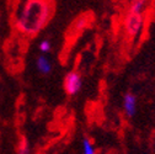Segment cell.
Here are the masks:
<instances>
[{"instance_id":"ba28073f","label":"cell","mask_w":155,"mask_h":154,"mask_svg":"<svg viewBox=\"0 0 155 154\" xmlns=\"http://www.w3.org/2000/svg\"><path fill=\"white\" fill-rule=\"evenodd\" d=\"M83 154H96L95 148L89 138H84L83 141Z\"/></svg>"},{"instance_id":"6da1fadb","label":"cell","mask_w":155,"mask_h":154,"mask_svg":"<svg viewBox=\"0 0 155 154\" xmlns=\"http://www.w3.org/2000/svg\"><path fill=\"white\" fill-rule=\"evenodd\" d=\"M51 16V5L47 0H27L17 18V27L26 35L40 32Z\"/></svg>"},{"instance_id":"52a82bcc","label":"cell","mask_w":155,"mask_h":154,"mask_svg":"<svg viewBox=\"0 0 155 154\" xmlns=\"http://www.w3.org/2000/svg\"><path fill=\"white\" fill-rule=\"evenodd\" d=\"M17 154H31V150H30V146H28V142L26 138H21V142L18 144V148H17Z\"/></svg>"},{"instance_id":"7a4b0ae2","label":"cell","mask_w":155,"mask_h":154,"mask_svg":"<svg viewBox=\"0 0 155 154\" xmlns=\"http://www.w3.org/2000/svg\"><path fill=\"white\" fill-rule=\"evenodd\" d=\"M143 25H144L143 12H135L129 10L124 20V30L127 36L130 38H135L137 36H139V33L143 30Z\"/></svg>"},{"instance_id":"9c48e42d","label":"cell","mask_w":155,"mask_h":154,"mask_svg":"<svg viewBox=\"0 0 155 154\" xmlns=\"http://www.w3.org/2000/svg\"><path fill=\"white\" fill-rule=\"evenodd\" d=\"M40 51L42 53H48L51 51V42L47 41V40H43L41 43H40Z\"/></svg>"},{"instance_id":"5b68a950","label":"cell","mask_w":155,"mask_h":154,"mask_svg":"<svg viewBox=\"0 0 155 154\" xmlns=\"http://www.w3.org/2000/svg\"><path fill=\"white\" fill-rule=\"evenodd\" d=\"M36 64H37V69L40 70L42 74H48L52 70V63L46 55H40L38 57Z\"/></svg>"},{"instance_id":"8992f818","label":"cell","mask_w":155,"mask_h":154,"mask_svg":"<svg viewBox=\"0 0 155 154\" xmlns=\"http://www.w3.org/2000/svg\"><path fill=\"white\" fill-rule=\"evenodd\" d=\"M148 3H149V0H130L129 10L135 11V12H143L145 10Z\"/></svg>"},{"instance_id":"3957f363","label":"cell","mask_w":155,"mask_h":154,"mask_svg":"<svg viewBox=\"0 0 155 154\" xmlns=\"http://www.w3.org/2000/svg\"><path fill=\"white\" fill-rule=\"evenodd\" d=\"M83 86L81 76L78 72H69L64 78V90L68 95H75Z\"/></svg>"},{"instance_id":"277c9868","label":"cell","mask_w":155,"mask_h":154,"mask_svg":"<svg viewBox=\"0 0 155 154\" xmlns=\"http://www.w3.org/2000/svg\"><path fill=\"white\" fill-rule=\"evenodd\" d=\"M123 110L128 117H133L137 110V98L133 94H126L123 98Z\"/></svg>"}]
</instances>
